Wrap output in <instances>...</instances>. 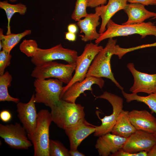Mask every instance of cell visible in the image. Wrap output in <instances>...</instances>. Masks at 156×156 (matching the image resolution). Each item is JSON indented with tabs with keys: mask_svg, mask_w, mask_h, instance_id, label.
<instances>
[{
	"mask_svg": "<svg viewBox=\"0 0 156 156\" xmlns=\"http://www.w3.org/2000/svg\"><path fill=\"white\" fill-rule=\"evenodd\" d=\"M76 66V63L66 64L53 61L49 62L36 66L31 75L37 79L55 78L67 85L72 79Z\"/></svg>",
	"mask_w": 156,
	"mask_h": 156,
	"instance_id": "6",
	"label": "cell"
},
{
	"mask_svg": "<svg viewBox=\"0 0 156 156\" xmlns=\"http://www.w3.org/2000/svg\"><path fill=\"white\" fill-rule=\"evenodd\" d=\"M130 3H139L144 6L156 5V0H127Z\"/></svg>",
	"mask_w": 156,
	"mask_h": 156,
	"instance_id": "31",
	"label": "cell"
},
{
	"mask_svg": "<svg viewBox=\"0 0 156 156\" xmlns=\"http://www.w3.org/2000/svg\"><path fill=\"white\" fill-rule=\"evenodd\" d=\"M68 31L76 34L78 32V28L77 25L74 23L70 24L67 27Z\"/></svg>",
	"mask_w": 156,
	"mask_h": 156,
	"instance_id": "35",
	"label": "cell"
},
{
	"mask_svg": "<svg viewBox=\"0 0 156 156\" xmlns=\"http://www.w3.org/2000/svg\"><path fill=\"white\" fill-rule=\"evenodd\" d=\"M65 39L70 41L74 42L76 40V35L68 31L65 34Z\"/></svg>",
	"mask_w": 156,
	"mask_h": 156,
	"instance_id": "34",
	"label": "cell"
},
{
	"mask_svg": "<svg viewBox=\"0 0 156 156\" xmlns=\"http://www.w3.org/2000/svg\"><path fill=\"white\" fill-rule=\"evenodd\" d=\"M63 83L56 79H37L35 80V101L42 103L50 108L60 100Z\"/></svg>",
	"mask_w": 156,
	"mask_h": 156,
	"instance_id": "5",
	"label": "cell"
},
{
	"mask_svg": "<svg viewBox=\"0 0 156 156\" xmlns=\"http://www.w3.org/2000/svg\"><path fill=\"white\" fill-rule=\"evenodd\" d=\"M88 1V0H76L74 10L71 15L72 19L77 22L88 14L86 12Z\"/></svg>",
	"mask_w": 156,
	"mask_h": 156,
	"instance_id": "27",
	"label": "cell"
},
{
	"mask_svg": "<svg viewBox=\"0 0 156 156\" xmlns=\"http://www.w3.org/2000/svg\"><path fill=\"white\" fill-rule=\"evenodd\" d=\"M52 122L51 114L48 110L42 109L38 113L35 130L28 137L33 145L34 156H50L49 129Z\"/></svg>",
	"mask_w": 156,
	"mask_h": 156,
	"instance_id": "4",
	"label": "cell"
},
{
	"mask_svg": "<svg viewBox=\"0 0 156 156\" xmlns=\"http://www.w3.org/2000/svg\"><path fill=\"white\" fill-rule=\"evenodd\" d=\"M38 48L36 41L33 40H24L20 44V51L26 56L31 57L36 54Z\"/></svg>",
	"mask_w": 156,
	"mask_h": 156,
	"instance_id": "28",
	"label": "cell"
},
{
	"mask_svg": "<svg viewBox=\"0 0 156 156\" xmlns=\"http://www.w3.org/2000/svg\"><path fill=\"white\" fill-rule=\"evenodd\" d=\"M0 8L5 12L8 20L7 31L6 35L11 33L10 22L11 18L16 13H18L21 15H24L27 11V8L23 4L19 3L12 4L8 3L7 0L0 2Z\"/></svg>",
	"mask_w": 156,
	"mask_h": 156,
	"instance_id": "23",
	"label": "cell"
},
{
	"mask_svg": "<svg viewBox=\"0 0 156 156\" xmlns=\"http://www.w3.org/2000/svg\"><path fill=\"white\" fill-rule=\"evenodd\" d=\"M111 156H147V152L142 151L137 153H130L124 151L121 149Z\"/></svg>",
	"mask_w": 156,
	"mask_h": 156,
	"instance_id": "30",
	"label": "cell"
},
{
	"mask_svg": "<svg viewBox=\"0 0 156 156\" xmlns=\"http://www.w3.org/2000/svg\"><path fill=\"white\" fill-rule=\"evenodd\" d=\"M128 115L137 130L152 133L156 132V118L147 111L133 110L128 112Z\"/></svg>",
	"mask_w": 156,
	"mask_h": 156,
	"instance_id": "16",
	"label": "cell"
},
{
	"mask_svg": "<svg viewBox=\"0 0 156 156\" xmlns=\"http://www.w3.org/2000/svg\"><path fill=\"white\" fill-rule=\"evenodd\" d=\"M100 16L96 12L88 14L84 18L77 22V25L80 30V32L84 35L79 36L81 40L87 42L94 40H96L100 37V34L96 30V27L100 25Z\"/></svg>",
	"mask_w": 156,
	"mask_h": 156,
	"instance_id": "18",
	"label": "cell"
},
{
	"mask_svg": "<svg viewBox=\"0 0 156 156\" xmlns=\"http://www.w3.org/2000/svg\"><path fill=\"white\" fill-rule=\"evenodd\" d=\"M155 25H156V24H155Z\"/></svg>",
	"mask_w": 156,
	"mask_h": 156,
	"instance_id": "41",
	"label": "cell"
},
{
	"mask_svg": "<svg viewBox=\"0 0 156 156\" xmlns=\"http://www.w3.org/2000/svg\"><path fill=\"white\" fill-rule=\"evenodd\" d=\"M137 34L141 38L147 36H153L156 39V25L151 21L131 25H119L111 19L107 23L106 30L100 34L99 37L95 41L99 44L103 40L109 38Z\"/></svg>",
	"mask_w": 156,
	"mask_h": 156,
	"instance_id": "2",
	"label": "cell"
},
{
	"mask_svg": "<svg viewBox=\"0 0 156 156\" xmlns=\"http://www.w3.org/2000/svg\"><path fill=\"white\" fill-rule=\"evenodd\" d=\"M69 153L71 156H84L85 155L79 152L77 149L69 150Z\"/></svg>",
	"mask_w": 156,
	"mask_h": 156,
	"instance_id": "36",
	"label": "cell"
},
{
	"mask_svg": "<svg viewBox=\"0 0 156 156\" xmlns=\"http://www.w3.org/2000/svg\"><path fill=\"white\" fill-rule=\"evenodd\" d=\"M30 29L26 30L23 32L18 34H12L5 35L3 34V30L0 29V42L2 44V49L10 53L12 49L24 37L31 34Z\"/></svg>",
	"mask_w": 156,
	"mask_h": 156,
	"instance_id": "22",
	"label": "cell"
},
{
	"mask_svg": "<svg viewBox=\"0 0 156 156\" xmlns=\"http://www.w3.org/2000/svg\"><path fill=\"white\" fill-rule=\"evenodd\" d=\"M12 80V75L8 71H6L2 75H0V101L12 102L17 103L20 99L11 96L8 90V88L11 85Z\"/></svg>",
	"mask_w": 156,
	"mask_h": 156,
	"instance_id": "25",
	"label": "cell"
},
{
	"mask_svg": "<svg viewBox=\"0 0 156 156\" xmlns=\"http://www.w3.org/2000/svg\"><path fill=\"white\" fill-rule=\"evenodd\" d=\"M127 0H108L106 5L95 8V12L99 14L102 20L99 33L102 34L105 31L109 21L118 12L125 9L127 4Z\"/></svg>",
	"mask_w": 156,
	"mask_h": 156,
	"instance_id": "19",
	"label": "cell"
},
{
	"mask_svg": "<svg viewBox=\"0 0 156 156\" xmlns=\"http://www.w3.org/2000/svg\"><path fill=\"white\" fill-rule=\"evenodd\" d=\"M155 137H156V132L154 133Z\"/></svg>",
	"mask_w": 156,
	"mask_h": 156,
	"instance_id": "40",
	"label": "cell"
},
{
	"mask_svg": "<svg viewBox=\"0 0 156 156\" xmlns=\"http://www.w3.org/2000/svg\"><path fill=\"white\" fill-rule=\"evenodd\" d=\"M107 0H88V7L95 8L98 6L106 4Z\"/></svg>",
	"mask_w": 156,
	"mask_h": 156,
	"instance_id": "33",
	"label": "cell"
},
{
	"mask_svg": "<svg viewBox=\"0 0 156 156\" xmlns=\"http://www.w3.org/2000/svg\"><path fill=\"white\" fill-rule=\"evenodd\" d=\"M151 19H156V16L155 17L151 18Z\"/></svg>",
	"mask_w": 156,
	"mask_h": 156,
	"instance_id": "39",
	"label": "cell"
},
{
	"mask_svg": "<svg viewBox=\"0 0 156 156\" xmlns=\"http://www.w3.org/2000/svg\"><path fill=\"white\" fill-rule=\"evenodd\" d=\"M127 68L133 77L134 83L129 91L132 93L144 92L148 94L156 93V73L149 74L136 70L133 63L128 64Z\"/></svg>",
	"mask_w": 156,
	"mask_h": 156,
	"instance_id": "12",
	"label": "cell"
},
{
	"mask_svg": "<svg viewBox=\"0 0 156 156\" xmlns=\"http://www.w3.org/2000/svg\"><path fill=\"white\" fill-rule=\"evenodd\" d=\"M12 115L10 112L7 110H3L0 113V118L4 122L10 121L12 118Z\"/></svg>",
	"mask_w": 156,
	"mask_h": 156,
	"instance_id": "32",
	"label": "cell"
},
{
	"mask_svg": "<svg viewBox=\"0 0 156 156\" xmlns=\"http://www.w3.org/2000/svg\"><path fill=\"white\" fill-rule=\"evenodd\" d=\"M95 126L86 120L66 129L65 132L69 140L70 150L77 149L81 142L96 131Z\"/></svg>",
	"mask_w": 156,
	"mask_h": 156,
	"instance_id": "17",
	"label": "cell"
},
{
	"mask_svg": "<svg viewBox=\"0 0 156 156\" xmlns=\"http://www.w3.org/2000/svg\"><path fill=\"white\" fill-rule=\"evenodd\" d=\"M35 94L33 93L27 103L20 101L17 103L18 116L28 134L31 135L36 129L38 116L35 106Z\"/></svg>",
	"mask_w": 156,
	"mask_h": 156,
	"instance_id": "14",
	"label": "cell"
},
{
	"mask_svg": "<svg viewBox=\"0 0 156 156\" xmlns=\"http://www.w3.org/2000/svg\"><path fill=\"white\" fill-rule=\"evenodd\" d=\"M156 143V137L154 133L137 130L127 138L122 149L130 153L142 151L147 152Z\"/></svg>",
	"mask_w": 156,
	"mask_h": 156,
	"instance_id": "11",
	"label": "cell"
},
{
	"mask_svg": "<svg viewBox=\"0 0 156 156\" xmlns=\"http://www.w3.org/2000/svg\"><path fill=\"white\" fill-rule=\"evenodd\" d=\"M127 138L108 133L99 137L95 147L99 156H111L122 149Z\"/></svg>",
	"mask_w": 156,
	"mask_h": 156,
	"instance_id": "15",
	"label": "cell"
},
{
	"mask_svg": "<svg viewBox=\"0 0 156 156\" xmlns=\"http://www.w3.org/2000/svg\"><path fill=\"white\" fill-rule=\"evenodd\" d=\"M123 97L127 102H130L133 101L142 102L146 105L151 110V114L155 113L156 114V93L149 94L148 96H142L137 94H129L121 90Z\"/></svg>",
	"mask_w": 156,
	"mask_h": 156,
	"instance_id": "24",
	"label": "cell"
},
{
	"mask_svg": "<svg viewBox=\"0 0 156 156\" xmlns=\"http://www.w3.org/2000/svg\"><path fill=\"white\" fill-rule=\"evenodd\" d=\"M9 1L12 3L14 2L17 1L18 0H9Z\"/></svg>",
	"mask_w": 156,
	"mask_h": 156,
	"instance_id": "38",
	"label": "cell"
},
{
	"mask_svg": "<svg viewBox=\"0 0 156 156\" xmlns=\"http://www.w3.org/2000/svg\"><path fill=\"white\" fill-rule=\"evenodd\" d=\"M147 156H156V143L147 152Z\"/></svg>",
	"mask_w": 156,
	"mask_h": 156,
	"instance_id": "37",
	"label": "cell"
},
{
	"mask_svg": "<svg viewBox=\"0 0 156 156\" xmlns=\"http://www.w3.org/2000/svg\"><path fill=\"white\" fill-rule=\"evenodd\" d=\"M50 156H70L69 151L60 142L50 140L49 143Z\"/></svg>",
	"mask_w": 156,
	"mask_h": 156,
	"instance_id": "26",
	"label": "cell"
},
{
	"mask_svg": "<svg viewBox=\"0 0 156 156\" xmlns=\"http://www.w3.org/2000/svg\"><path fill=\"white\" fill-rule=\"evenodd\" d=\"M105 81L102 78L92 76H86L82 81H77L70 86L60 96V99L66 102L75 103L77 98L85 91H92V86L98 85L101 89L104 86Z\"/></svg>",
	"mask_w": 156,
	"mask_h": 156,
	"instance_id": "13",
	"label": "cell"
},
{
	"mask_svg": "<svg viewBox=\"0 0 156 156\" xmlns=\"http://www.w3.org/2000/svg\"><path fill=\"white\" fill-rule=\"evenodd\" d=\"M129 111H122L111 132L115 135L128 138L137 130L132 125L129 118Z\"/></svg>",
	"mask_w": 156,
	"mask_h": 156,
	"instance_id": "21",
	"label": "cell"
},
{
	"mask_svg": "<svg viewBox=\"0 0 156 156\" xmlns=\"http://www.w3.org/2000/svg\"><path fill=\"white\" fill-rule=\"evenodd\" d=\"M78 56L76 51L64 48L60 44L48 49L38 48L31 61L36 66L56 60H63L68 64H74L76 63Z\"/></svg>",
	"mask_w": 156,
	"mask_h": 156,
	"instance_id": "7",
	"label": "cell"
},
{
	"mask_svg": "<svg viewBox=\"0 0 156 156\" xmlns=\"http://www.w3.org/2000/svg\"><path fill=\"white\" fill-rule=\"evenodd\" d=\"M117 42L116 39H108L105 46L99 51L92 61L86 77L92 76L109 79L122 90L124 88L115 78L111 70L110 63L112 56L115 54Z\"/></svg>",
	"mask_w": 156,
	"mask_h": 156,
	"instance_id": "3",
	"label": "cell"
},
{
	"mask_svg": "<svg viewBox=\"0 0 156 156\" xmlns=\"http://www.w3.org/2000/svg\"><path fill=\"white\" fill-rule=\"evenodd\" d=\"M12 55L10 53L3 50L0 52V75L4 73L5 68L10 63Z\"/></svg>",
	"mask_w": 156,
	"mask_h": 156,
	"instance_id": "29",
	"label": "cell"
},
{
	"mask_svg": "<svg viewBox=\"0 0 156 156\" xmlns=\"http://www.w3.org/2000/svg\"><path fill=\"white\" fill-rule=\"evenodd\" d=\"M96 98L107 100L112 105L113 109L112 113L110 115L105 116L103 118L98 116L101 124L99 126H95L96 129L94 135L99 137L111 132L119 114L123 110V100L121 97L106 91Z\"/></svg>",
	"mask_w": 156,
	"mask_h": 156,
	"instance_id": "9",
	"label": "cell"
},
{
	"mask_svg": "<svg viewBox=\"0 0 156 156\" xmlns=\"http://www.w3.org/2000/svg\"><path fill=\"white\" fill-rule=\"evenodd\" d=\"M0 136L10 147L27 149L32 145L26 130L20 123L0 124Z\"/></svg>",
	"mask_w": 156,
	"mask_h": 156,
	"instance_id": "8",
	"label": "cell"
},
{
	"mask_svg": "<svg viewBox=\"0 0 156 156\" xmlns=\"http://www.w3.org/2000/svg\"><path fill=\"white\" fill-rule=\"evenodd\" d=\"M51 109L52 121L64 130L86 120L84 107L79 104L60 99Z\"/></svg>",
	"mask_w": 156,
	"mask_h": 156,
	"instance_id": "1",
	"label": "cell"
},
{
	"mask_svg": "<svg viewBox=\"0 0 156 156\" xmlns=\"http://www.w3.org/2000/svg\"><path fill=\"white\" fill-rule=\"evenodd\" d=\"M144 6L139 3L127 4L123 10L127 14L128 19L122 24L128 25L140 23L156 16V12L149 11Z\"/></svg>",
	"mask_w": 156,
	"mask_h": 156,
	"instance_id": "20",
	"label": "cell"
},
{
	"mask_svg": "<svg viewBox=\"0 0 156 156\" xmlns=\"http://www.w3.org/2000/svg\"><path fill=\"white\" fill-rule=\"evenodd\" d=\"M103 48V46L92 42L85 45L83 53L77 58L75 73L72 79L68 84L63 87L61 95L75 82H81L84 79L92 61Z\"/></svg>",
	"mask_w": 156,
	"mask_h": 156,
	"instance_id": "10",
	"label": "cell"
}]
</instances>
